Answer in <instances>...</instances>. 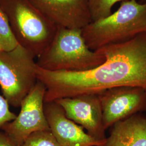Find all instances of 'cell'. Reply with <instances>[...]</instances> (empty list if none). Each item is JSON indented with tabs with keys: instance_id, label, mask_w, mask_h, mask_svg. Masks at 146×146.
I'll return each instance as SVG.
<instances>
[{
	"instance_id": "1",
	"label": "cell",
	"mask_w": 146,
	"mask_h": 146,
	"mask_svg": "<svg viewBox=\"0 0 146 146\" xmlns=\"http://www.w3.org/2000/svg\"><path fill=\"white\" fill-rule=\"evenodd\" d=\"M98 50L104 55L106 60L88 70L52 72L37 66V80L46 87L44 103L84 95H98L121 86L139 87L146 92V33Z\"/></svg>"
},
{
	"instance_id": "2",
	"label": "cell",
	"mask_w": 146,
	"mask_h": 146,
	"mask_svg": "<svg viewBox=\"0 0 146 146\" xmlns=\"http://www.w3.org/2000/svg\"><path fill=\"white\" fill-rule=\"evenodd\" d=\"M105 60L99 50H92L87 46L82 29L58 27L52 41L36 62L49 71L81 72L95 68Z\"/></svg>"
},
{
	"instance_id": "3",
	"label": "cell",
	"mask_w": 146,
	"mask_h": 146,
	"mask_svg": "<svg viewBox=\"0 0 146 146\" xmlns=\"http://www.w3.org/2000/svg\"><path fill=\"white\" fill-rule=\"evenodd\" d=\"M146 33V3L129 0L121 3L110 15L92 22L82 29V36L92 50L125 42Z\"/></svg>"
},
{
	"instance_id": "4",
	"label": "cell",
	"mask_w": 146,
	"mask_h": 146,
	"mask_svg": "<svg viewBox=\"0 0 146 146\" xmlns=\"http://www.w3.org/2000/svg\"><path fill=\"white\" fill-rule=\"evenodd\" d=\"M0 9L19 44L38 58L52 41L58 27L29 0H0Z\"/></svg>"
},
{
	"instance_id": "5",
	"label": "cell",
	"mask_w": 146,
	"mask_h": 146,
	"mask_svg": "<svg viewBox=\"0 0 146 146\" xmlns=\"http://www.w3.org/2000/svg\"><path fill=\"white\" fill-rule=\"evenodd\" d=\"M35 56L19 44L11 51L0 52V86L9 106L20 107L37 82Z\"/></svg>"
},
{
	"instance_id": "6",
	"label": "cell",
	"mask_w": 146,
	"mask_h": 146,
	"mask_svg": "<svg viewBox=\"0 0 146 146\" xmlns=\"http://www.w3.org/2000/svg\"><path fill=\"white\" fill-rule=\"evenodd\" d=\"M45 93L44 85L38 80L22 100L19 114L2 127L1 130L16 145L22 146L35 132L50 131L44 110Z\"/></svg>"
},
{
	"instance_id": "7",
	"label": "cell",
	"mask_w": 146,
	"mask_h": 146,
	"mask_svg": "<svg viewBox=\"0 0 146 146\" xmlns=\"http://www.w3.org/2000/svg\"><path fill=\"white\" fill-rule=\"evenodd\" d=\"M106 130L115 123L146 110V92L139 87L121 86L98 94Z\"/></svg>"
},
{
	"instance_id": "8",
	"label": "cell",
	"mask_w": 146,
	"mask_h": 146,
	"mask_svg": "<svg viewBox=\"0 0 146 146\" xmlns=\"http://www.w3.org/2000/svg\"><path fill=\"white\" fill-rule=\"evenodd\" d=\"M62 108L69 119L82 127L92 137L106 141L102 111L98 95H84L55 101Z\"/></svg>"
},
{
	"instance_id": "9",
	"label": "cell",
	"mask_w": 146,
	"mask_h": 146,
	"mask_svg": "<svg viewBox=\"0 0 146 146\" xmlns=\"http://www.w3.org/2000/svg\"><path fill=\"white\" fill-rule=\"evenodd\" d=\"M58 27L82 29L92 22L88 0H29Z\"/></svg>"
},
{
	"instance_id": "10",
	"label": "cell",
	"mask_w": 146,
	"mask_h": 146,
	"mask_svg": "<svg viewBox=\"0 0 146 146\" xmlns=\"http://www.w3.org/2000/svg\"><path fill=\"white\" fill-rule=\"evenodd\" d=\"M44 113L50 131L61 146H103L89 135L84 128L67 118L62 107L55 101L46 102Z\"/></svg>"
},
{
	"instance_id": "11",
	"label": "cell",
	"mask_w": 146,
	"mask_h": 146,
	"mask_svg": "<svg viewBox=\"0 0 146 146\" xmlns=\"http://www.w3.org/2000/svg\"><path fill=\"white\" fill-rule=\"evenodd\" d=\"M103 146H146V117L137 113L115 123Z\"/></svg>"
},
{
	"instance_id": "12",
	"label": "cell",
	"mask_w": 146,
	"mask_h": 146,
	"mask_svg": "<svg viewBox=\"0 0 146 146\" xmlns=\"http://www.w3.org/2000/svg\"><path fill=\"white\" fill-rule=\"evenodd\" d=\"M0 44L3 51H11L19 45L8 20L0 9Z\"/></svg>"
},
{
	"instance_id": "13",
	"label": "cell",
	"mask_w": 146,
	"mask_h": 146,
	"mask_svg": "<svg viewBox=\"0 0 146 146\" xmlns=\"http://www.w3.org/2000/svg\"><path fill=\"white\" fill-rule=\"evenodd\" d=\"M129 0H88L92 22L110 15L113 6L117 2Z\"/></svg>"
},
{
	"instance_id": "14",
	"label": "cell",
	"mask_w": 146,
	"mask_h": 146,
	"mask_svg": "<svg viewBox=\"0 0 146 146\" xmlns=\"http://www.w3.org/2000/svg\"><path fill=\"white\" fill-rule=\"evenodd\" d=\"M21 146H61L50 131H37L29 136Z\"/></svg>"
},
{
	"instance_id": "15",
	"label": "cell",
	"mask_w": 146,
	"mask_h": 146,
	"mask_svg": "<svg viewBox=\"0 0 146 146\" xmlns=\"http://www.w3.org/2000/svg\"><path fill=\"white\" fill-rule=\"evenodd\" d=\"M16 116L9 110V104L5 98L0 95V131L5 124L14 120Z\"/></svg>"
},
{
	"instance_id": "16",
	"label": "cell",
	"mask_w": 146,
	"mask_h": 146,
	"mask_svg": "<svg viewBox=\"0 0 146 146\" xmlns=\"http://www.w3.org/2000/svg\"><path fill=\"white\" fill-rule=\"evenodd\" d=\"M0 146H17L3 131H0Z\"/></svg>"
},
{
	"instance_id": "17",
	"label": "cell",
	"mask_w": 146,
	"mask_h": 146,
	"mask_svg": "<svg viewBox=\"0 0 146 146\" xmlns=\"http://www.w3.org/2000/svg\"><path fill=\"white\" fill-rule=\"evenodd\" d=\"M2 51H3V50H2V48H1V44H0V52H1Z\"/></svg>"
},
{
	"instance_id": "18",
	"label": "cell",
	"mask_w": 146,
	"mask_h": 146,
	"mask_svg": "<svg viewBox=\"0 0 146 146\" xmlns=\"http://www.w3.org/2000/svg\"><path fill=\"white\" fill-rule=\"evenodd\" d=\"M143 3H146V0H143Z\"/></svg>"
}]
</instances>
